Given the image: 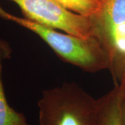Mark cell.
Segmentation results:
<instances>
[{"instance_id": "1", "label": "cell", "mask_w": 125, "mask_h": 125, "mask_svg": "<svg viewBox=\"0 0 125 125\" xmlns=\"http://www.w3.org/2000/svg\"><path fill=\"white\" fill-rule=\"evenodd\" d=\"M0 16L38 35L64 62L87 73H94L106 69L111 71L112 62L108 51L94 36L85 39L62 33L26 18L8 13L1 8Z\"/></svg>"}, {"instance_id": "2", "label": "cell", "mask_w": 125, "mask_h": 125, "mask_svg": "<svg viewBox=\"0 0 125 125\" xmlns=\"http://www.w3.org/2000/svg\"><path fill=\"white\" fill-rule=\"evenodd\" d=\"M39 125H94L97 100L74 82L43 90Z\"/></svg>"}, {"instance_id": "3", "label": "cell", "mask_w": 125, "mask_h": 125, "mask_svg": "<svg viewBox=\"0 0 125 125\" xmlns=\"http://www.w3.org/2000/svg\"><path fill=\"white\" fill-rule=\"evenodd\" d=\"M20 8L25 18L82 38L93 36L92 18L73 12L54 0H10Z\"/></svg>"}, {"instance_id": "4", "label": "cell", "mask_w": 125, "mask_h": 125, "mask_svg": "<svg viewBox=\"0 0 125 125\" xmlns=\"http://www.w3.org/2000/svg\"><path fill=\"white\" fill-rule=\"evenodd\" d=\"M100 10L92 17L93 35L101 41L109 53L111 31L118 25L125 22V0H100Z\"/></svg>"}, {"instance_id": "5", "label": "cell", "mask_w": 125, "mask_h": 125, "mask_svg": "<svg viewBox=\"0 0 125 125\" xmlns=\"http://www.w3.org/2000/svg\"><path fill=\"white\" fill-rule=\"evenodd\" d=\"M94 125H124L118 86L97 99Z\"/></svg>"}, {"instance_id": "6", "label": "cell", "mask_w": 125, "mask_h": 125, "mask_svg": "<svg viewBox=\"0 0 125 125\" xmlns=\"http://www.w3.org/2000/svg\"><path fill=\"white\" fill-rule=\"evenodd\" d=\"M8 56L0 52V125H30L23 113L15 111L9 105L1 78L2 62Z\"/></svg>"}, {"instance_id": "7", "label": "cell", "mask_w": 125, "mask_h": 125, "mask_svg": "<svg viewBox=\"0 0 125 125\" xmlns=\"http://www.w3.org/2000/svg\"><path fill=\"white\" fill-rule=\"evenodd\" d=\"M70 11L84 16H94L100 10V0H54Z\"/></svg>"}, {"instance_id": "8", "label": "cell", "mask_w": 125, "mask_h": 125, "mask_svg": "<svg viewBox=\"0 0 125 125\" xmlns=\"http://www.w3.org/2000/svg\"><path fill=\"white\" fill-rule=\"evenodd\" d=\"M109 53L113 64L116 57H125V22L112 30L109 38Z\"/></svg>"}, {"instance_id": "9", "label": "cell", "mask_w": 125, "mask_h": 125, "mask_svg": "<svg viewBox=\"0 0 125 125\" xmlns=\"http://www.w3.org/2000/svg\"><path fill=\"white\" fill-rule=\"evenodd\" d=\"M112 74L114 78H119V83L116 85L121 98H125V57H119L116 59Z\"/></svg>"}, {"instance_id": "10", "label": "cell", "mask_w": 125, "mask_h": 125, "mask_svg": "<svg viewBox=\"0 0 125 125\" xmlns=\"http://www.w3.org/2000/svg\"><path fill=\"white\" fill-rule=\"evenodd\" d=\"M121 110L123 124L125 125V98H121Z\"/></svg>"}]
</instances>
